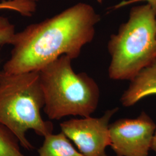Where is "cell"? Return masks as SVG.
I'll return each mask as SVG.
<instances>
[{
    "label": "cell",
    "instance_id": "obj_8",
    "mask_svg": "<svg viewBox=\"0 0 156 156\" xmlns=\"http://www.w3.org/2000/svg\"><path fill=\"white\" fill-rule=\"evenodd\" d=\"M38 152V156H84L78 151L62 131L46 135Z\"/></svg>",
    "mask_w": 156,
    "mask_h": 156
},
{
    "label": "cell",
    "instance_id": "obj_1",
    "mask_svg": "<svg viewBox=\"0 0 156 156\" xmlns=\"http://www.w3.org/2000/svg\"><path fill=\"white\" fill-rule=\"evenodd\" d=\"M100 15L88 4L79 2L54 16L16 33L9 58L2 71L10 73L39 71L63 55L80 56L95 33Z\"/></svg>",
    "mask_w": 156,
    "mask_h": 156
},
{
    "label": "cell",
    "instance_id": "obj_10",
    "mask_svg": "<svg viewBox=\"0 0 156 156\" xmlns=\"http://www.w3.org/2000/svg\"><path fill=\"white\" fill-rule=\"evenodd\" d=\"M36 9L37 3L30 1L3 0L0 2V10L16 12L23 16H32Z\"/></svg>",
    "mask_w": 156,
    "mask_h": 156
},
{
    "label": "cell",
    "instance_id": "obj_3",
    "mask_svg": "<svg viewBox=\"0 0 156 156\" xmlns=\"http://www.w3.org/2000/svg\"><path fill=\"white\" fill-rule=\"evenodd\" d=\"M72 60L63 55L39 71L43 109L50 120L69 116L89 117L98 106V85L86 73H75Z\"/></svg>",
    "mask_w": 156,
    "mask_h": 156
},
{
    "label": "cell",
    "instance_id": "obj_15",
    "mask_svg": "<svg viewBox=\"0 0 156 156\" xmlns=\"http://www.w3.org/2000/svg\"><path fill=\"white\" fill-rule=\"evenodd\" d=\"M103 1H104V0H97V1L98 3H100V4H102V3L103 2Z\"/></svg>",
    "mask_w": 156,
    "mask_h": 156
},
{
    "label": "cell",
    "instance_id": "obj_13",
    "mask_svg": "<svg viewBox=\"0 0 156 156\" xmlns=\"http://www.w3.org/2000/svg\"><path fill=\"white\" fill-rule=\"evenodd\" d=\"M151 150L154 151L155 152L156 155V130L154 135V136H153V141H152Z\"/></svg>",
    "mask_w": 156,
    "mask_h": 156
},
{
    "label": "cell",
    "instance_id": "obj_12",
    "mask_svg": "<svg viewBox=\"0 0 156 156\" xmlns=\"http://www.w3.org/2000/svg\"><path fill=\"white\" fill-rule=\"evenodd\" d=\"M147 2L146 4L151 6V8L153 9V11L154 12L156 15V0H124L121 1L120 2L118 3L117 5H116L113 7V8L115 9H117L129 5L133 4L136 2Z\"/></svg>",
    "mask_w": 156,
    "mask_h": 156
},
{
    "label": "cell",
    "instance_id": "obj_5",
    "mask_svg": "<svg viewBox=\"0 0 156 156\" xmlns=\"http://www.w3.org/2000/svg\"><path fill=\"white\" fill-rule=\"evenodd\" d=\"M156 130L145 112L135 119H119L109 125L110 147L117 156H148Z\"/></svg>",
    "mask_w": 156,
    "mask_h": 156
},
{
    "label": "cell",
    "instance_id": "obj_2",
    "mask_svg": "<svg viewBox=\"0 0 156 156\" xmlns=\"http://www.w3.org/2000/svg\"><path fill=\"white\" fill-rule=\"evenodd\" d=\"M44 106L39 71H0V123L16 136L26 150L34 148L27 138L28 131L43 137L53 133L52 123L42 117Z\"/></svg>",
    "mask_w": 156,
    "mask_h": 156
},
{
    "label": "cell",
    "instance_id": "obj_14",
    "mask_svg": "<svg viewBox=\"0 0 156 156\" xmlns=\"http://www.w3.org/2000/svg\"><path fill=\"white\" fill-rule=\"evenodd\" d=\"M10 1H30V2L37 3V2H38L40 0H10Z\"/></svg>",
    "mask_w": 156,
    "mask_h": 156
},
{
    "label": "cell",
    "instance_id": "obj_6",
    "mask_svg": "<svg viewBox=\"0 0 156 156\" xmlns=\"http://www.w3.org/2000/svg\"><path fill=\"white\" fill-rule=\"evenodd\" d=\"M119 108L106 111L100 117L72 119L60 123L61 131L84 156H107L110 146L109 122Z\"/></svg>",
    "mask_w": 156,
    "mask_h": 156
},
{
    "label": "cell",
    "instance_id": "obj_11",
    "mask_svg": "<svg viewBox=\"0 0 156 156\" xmlns=\"http://www.w3.org/2000/svg\"><path fill=\"white\" fill-rule=\"evenodd\" d=\"M16 34L15 25L8 18L0 16V46L12 45Z\"/></svg>",
    "mask_w": 156,
    "mask_h": 156
},
{
    "label": "cell",
    "instance_id": "obj_4",
    "mask_svg": "<svg viewBox=\"0 0 156 156\" xmlns=\"http://www.w3.org/2000/svg\"><path fill=\"white\" fill-rule=\"evenodd\" d=\"M109 78L131 81L156 58V15L147 4L131 9L108 43Z\"/></svg>",
    "mask_w": 156,
    "mask_h": 156
},
{
    "label": "cell",
    "instance_id": "obj_9",
    "mask_svg": "<svg viewBox=\"0 0 156 156\" xmlns=\"http://www.w3.org/2000/svg\"><path fill=\"white\" fill-rule=\"evenodd\" d=\"M20 145L16 136L0 123V156H26Z\"/></svg>",
    "mask_w": 156,
    "mask_h": 156
},
{
    "label": "cell",
    "instance_id": "obj_7",
    "mask_svg": "<svg viewBox=\"0 0 156 156\" xmlns=\"http://www.w3.org/2000/svg\"><path fill=\"white\" fill-rule=\"evenodd\" d=\"M156 95V58L130 81L120 98L123 106L130 107L146 97Z\"/></svg>",
    "mask_w": 156,
    "mask_h": 156
}]
</instances>
